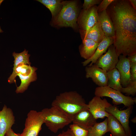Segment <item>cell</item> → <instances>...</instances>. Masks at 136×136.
Returning <instances> with one entry per match:
<instances>
[{"instance_id":"2","label":"cell","mask_w":136,"mask_h":136,"mask_svg":"<svg viewBox=\"0 0 136 136\" xmlns=\"http://www.w3.org/2000/svg\"><path fill=\"white\" fill-rule=\"evenodd\" d=\"M80 11L78 1H63L61 10L52 18L50 24L57 28L71 27L76 32H79L77 22Z\"/></svg>"},{"instance_id":"5","label":"cell","mask_w":136,"mask_h":136,"mask_svg":"<svg viewBox=\"0 0 136 136\" xmlns=\"http://www.w3.org/2000/svg\"><path fill=\"white\" fill-rule=\"evenodd\" d=\"M95 96L100 97H108L112 99L113 103L116 105L123 104L127 107L133 106L136 103V98L125 96L120 91L113 89L108 86L97 87L95 89Z\"/></svg>"},{"instance_id":"32","label":"cell","mask_w":136,"mask_h":136,"mask_svg":"<svg viewBox=\"0 0 136 136\" xmlns=\"http://www.w3.org/2000/svg\"><path fill=\"white\" fill-rule=\"evenodd\" d=\"M5 136H22L21 134L16 133L11 128H10L6 133Z\"/></svg>"},{"instance_id":"4","label":"cell","mask_w":136,"mask_h":136,"mask_svg":"<svg viewBox=\"0 0 136 136\" xmlns=\"http://www.w3.org/2000/svg\"><path fill=\"white\" fill-rule=\"evenodd\" d=\"M41 112L44 123L54 133L72 123L71 119L56 107L52 106L50 108L43 109Z\"/></svg>"},{"instance_id":"20","label":"cell","mask_w":136,"mask_h":136,"mask_svg":"<svg viewBox=\"0 0 136 136\" xmlns=\"http://www.w3.org/2000/svg\"><path fill=\"white\" fill-rule=\"evenodd\" d=\"M37 69L34 67H32L30 65L21 63L19 64L13 70V73L8 79V82L10 83H12L15 81L16 77L19 74L24 76H27L32 72L36 71Z\"/></svg>"},{"instance_id":"27","label":"cell","mask_w":136,"mask_h":136,"mask_svg":"<svg viewBox=\"0 0 136 136\" xmlns=\"http://www.w3.org/2000/svg\"><path fill=\"white\" fill-rule=\"evenodd\" d=\"M121 92L125 93L127 96L130 95H135L136 93V81H131L127 86L123 87Z\"/></svg>"},{"instance_id":"24","label":"cell","mask_w":136,"mask_h":136,"mask_svg":"<svg viewBox=\"0 0 136 136\" xmlns=\"http://www.w3.org/2000/svg\"><path fill=\"white\" fill-rule=\"evenodd\" d=\"M108 121L107 118L102 122H96L88 130L87 136H103L108 132Z\"/></svg>"},{"instance_id":"10","label":"cell","mask_w":136,"mask_h":136,"mask_svg":"<svg viewBox=\"0 0 136 136\" xmlns=\"http://www.w3.org/2000/svg\"><path fill=\"white\" fill-rule=\"evenodd\" d=\"M87 104L89 110L96 119L108 118L110 115L106 111L105 109L112 105L105 98L102 99L95 96Z\"/></svg>"},{"instance_id":"23","label":"cell","mask_w":136,"mask_h":136,"mask_svg":"<svg viewBox=\"0 0 136 136\" xmlns=\"http://www.w3.org/2000/svg\"><path fill=\"white\" fill-rule=\"evenodd\" d=\"M48 9L50 11L52 18L56 17L61 10L63 1L61 0H38Z\"/></svg>"},{"instance_id":"7","label":"cell","mask_w":136,"mask_h":136,"mask_svg":"<svg viewBox=\"0 0 136 136\" xmlns=\"http://www.w3.org/2000/svg\"><path fill=\"white\" fill-rule=\"evenodd\" d=\"M44 123L41 111L31 110L28 113L22 136H38Z\"/></svg>"},{"instance_id":"25","label":"cell","mask_w":136,"mask_h":136,"mask_svg":"<svg viewBox=\"0 0 136 136\" xmlns=\"http://www.w3.org/2000/svg\"><path fill=\"white\" fill-rule=\"evenodd\" d=\"M13 56L14 59L13 70L19 64L21 63L30 65L31 63L29 59L30 55L28 54V51L26 49L19 53H16L14 52L13 53Z\"/></svg>"},{"instance_id":"16","label":"cell","mask_w":136,"mask_h":136,"mask_svg":"<svg viewBox=\"0 0 136 136\" xmlns=\"http://www.w3.org/2000/svg\"><path fill=\"white\" fill-rule=\"evenodd\" d=\"M98 20L105 37L114 38L115 33L113 24L106 10L98 13Z\"/></svg>"},{"instance_id":"1","label":"cell","mask_w":136,"mask_h":136,"mask_svg":"<svg viewBox=\"0 0 136 136\" xmlns=\"http://www.w3.org/2000/svg\"><path fill=\"white\" fill-rule=\"evenodd\" d=\"M136 10L126 0H115L106 10L113 24V44L118 56L136 53Z\"/></svg>"},{"instance_id":"28","label":"cell","mask_w":136,"mask_h":136,"mask_svg":"<svg viewBox=\"0 0 136 136\" xmlns=\"http://www.w3.org/2000/svg\"><path fill=\"white\" fill-rule=\"evenodd\" d=\"M101 2L100 0H84L82 8L84 10H87L96 4H99Z\"/></svg>"},{"instance_id":"3","label":"cell","mask_w":136,"mask_h":136,"mask_svg":"<svg viewBox=\"0 0 136 136\" xmlns=\"http://www.w3.org/2000/svg\"><path fill=\"white\" fill-rule=\"evenodd\" d=\"M51 106L57 107L72 119L80 111L88 109L82 96L76 91L65 92L56 96Z\"/></svg>"},{"instance_id":"9","label":"cell","mask_w":136,"mask_h":136,"mask_svg":"<svg viewBox=\"0 0 136 136\" xmlns=\"http://www.w3.org/2000/svg\"><path fill=\"white\" fill-rule=\"evenodd\" d=\"M108 49L107 52L101 56L94 63L107 72L116 68L119 61V56L113 44L110 46Z\"/></svg>"},{"instance_id":"6","label":"cell","mask_w":136,"mask_h":136,"mask_svg":"<svg viewBox=\"0 0 136 136\" xmlns=\"http://www.w3.org/2000/svg\"><path fill=\"white\" fill-rule=\"evenodd\" d=\"M97 6L94 5L87 10L80 11L77 24L80 35L86 33L98 21Z\"/></svg>"},{"instance_id":"14","label":"cell","mask_w":136,"mask_h":136,"mask_svg":"<svg viewBox=\"0 0 136 136\" xmlns=\"http://www.w3.org/2000/svg\"><path fill=\"white\" fill-rule=\"evenodd\" d=\"M116 68L120 75V82L123 87L127 86L131 81L129 61L126 56L120 55L119 56V61Z\"/></svg>"},{"instance_id":"34","label":"cell","mask_w":136,"mask_h":136,"mask_svg":"<svg viewBox=\"0 0 136 136\" xmlns=\"http://www.w3.org/2000/svg\"><path fill=\"white\" fill-rule=\"evenodd\" d=\"M128 1L133 8L136 10V0H129Z\"/></svg>"},{"instance_id":"22","label":"cell","mask_w":136,"mask_h":136,"mask_svg":"<svg viewBox=\"0 0 136 136\" xmlns=\"http://www.w3.org/2000/svg\"><path fill=\"white\" fill-rule=\"evenodd\" d=\"M17 76L21 80V83L17 88L15 91L17 93L24 92L27 90L30 83L35 81L37 79L36 71L32 72L27 76L23 75L20 74H19Z\"/></svg>"},{"instance_id":"30","label":"cell","mask_w":136,"mask_h":136,"mask_svg":"<svg viewBox=\"0 0 136 136\" xmlns=\"http://www.w3.org/2000/svg\"><path fill=\"white\" fill-rule=\"evenodd\" d=\"M130 64L131 81H136V63Z\"/></svg>"},{"instance_id":"35","label":"cell","mask_w":136,"mask_h":136,"mask_svg":"<svg viewBox=\"0 0 136 136\" xmlns=\"http://www.w3.org/2000/svg\"><path fill=\"white\" fill-rule=\"evenodd\" d=\"M131 121L133 123H136V117H134V118H132L131 119Z\"/></svg>"},{"instance_id":"19","label":"cell","mask_w":136,"mask_h":136,"mask_svg":"<svg viewBox=\"0 0 136 136\" xmlns=\"http://www.w3.org/2000/svg\"><path fill=\"white\" fill-rule=\"evenodd\" d=\"M107 118L108 131L112 136H127L122 126L117 119L111 115Z\"/></svg>"},{"instance_id":"12","label":"cell","mask_w":136,"mask_h":136,"mask_svg":"<svg viewBox=\"0 0 136 136\" xmlns=\"http://www.w3.org/2000/svg\"><path fill=\"white\" fill-rule=\"evenodd\" d=\"M88 130L96 122V119L88 109L76 114L73 117L72 123Z\"/></svg>"},{"instance_id":"29","label":"cell","mask_w":136,"mask_h":136,"mask_svg":"<svg viewBox=\"0 0 136 136\" xmlns=\"http://www.w3.org/2000/svg\"><path fill=\"white\" fill-rule=\"evenodd\" d=\"M115 0H103L97 6V13H99L103 11L106 10L112 2Z\"/></svg>"},{"instance_id":"13","label":"cell","mask_w":136,"mask_h":136,"mask_svg":"<svg viewBox=\"0 0 136 136\" xmlns=\"http://www.w3.org/2000/svg\"><path fill=\"white\" fill-rule=\"evenodd\" d=\"M13 112L5 105L0 111V136H5L7 131L15 123Z\"/></svg>"},{"instance_id":"21","label":"cell","mask_w":136,"mask_h":136,"mask_svg":"<svg viewBox=\"0 0 136 136\" xmlns=\"http://www.w3.org/2000/svg\"><path fill=\"white\" fill-rule=\"evenodd\" d=\"M107 73L108 86L121 92L123 87L120 83V75L118 70L115 68Z\"/></svg>"},{"instance_id":"18","label":"cell","mask_w":136,"mask_h":136,"mask_svg":"<svg viewBox=\"0 0 136 136\" xmlns=\"http://www.w3.org/2000/svg\"><path fill=\"white\" fill-rule=\"evenodd\" d=\"M80 35L82 41L85 39H90L98 43L105 37L98 21L86 33Z\"/></svg>"},{"instance_id":"8","label":"cell","mask_w":136,"mask_h":136,"mask_svg":"<svg viewBox=\"0 0 136 136\" xmlns=\"http://www.w3.org/2000/svg\"><path fill=\"white\" fill-rule=\"evenodd\" d=\"M133 109V106L121 110L112 105L106 108V111L115 117L122 126L127 136H132V132L129 125V118Z\"/></svg>"},{"instance_id":"11","label":"cell","mask_w":136,"mask_h":136,"mask_svg":"<svg viewBox=\"0 0 136 136\" xmlns=\"http://www.w3.org/2000/svg\"><path fill=\"white\" fill-rule=\"evenodd\" d=\"M86 78H90L99 87L108 86L107 73L95 64L85 68Z\"/></svg>"},{"instance_id":"17","label":"cell","mask_w":136,"mask_h":136,"mask_svg":"<svg viewBox=\"0 0 136 136\" xmlns=\"http://www.w3.org/2000/svg\"><path fill=\"white\" fill-rule=\"evenodd\" d=\"M99 44L91 39L83 40L79 48L81 57L85 60L90 58L94 54Z\"/></svg>"},{"instance_id":"33","label":"cell","mask_w":136,"mask_h":136,"mask_svg":"<svg viewBox=\"0 0 136 136\" xmlns=\"http://www.w3.org/2000/svg\"><path fill=\"white\" fill-rule=\"evenodd\" d=\"M127 58L129 61L130 64L136 63V53L128 56Z\"/></svg>"},{"instance_id":"26","label":"cell","mask_w":136,"mask_h":136,"mask_svg":"<svg viewBox=\"0 0 136 136\" xmlns=\"http://www.w3.org/2000/svg\"><path fill=\"white\" fill-rule=\"evenodd\" d=\"M69 128L75 136H87L88 131L80 127L77 125L73 123L71 124Z\"/></svg>"},{"instance_id":"31","label":"cell","mask_w":136,"mask_h":136,"mask_svg":"<svg viewBox=\"0 0 136 136\" xmlns=\"http://www.w3.org/2000/svg\"><path fill=\"white\" fill-rule=\"evenodd\" d=\"M56 136H75L70 128L67 130L63 131Z\"/></svg>"},{"instance_id":"15","label":"cell","mask_w":136,"mask_h":136,"mask_svg":"<svg viewBox=\"0 0 136 136\" xmlns=\"http://www.w3.org/2000/svg\"><path fill=\"white\" fill-rule=\"evenodd\" d=\"M114 42V38L105 37L99 43L95 53L92 57L82 62L83 65L84 66H86L90 62V64L88 66H90L94 64L97 60L104 53L106 52L108 47L110 46L113 44Z\"/></svg>"}]
</instances>
